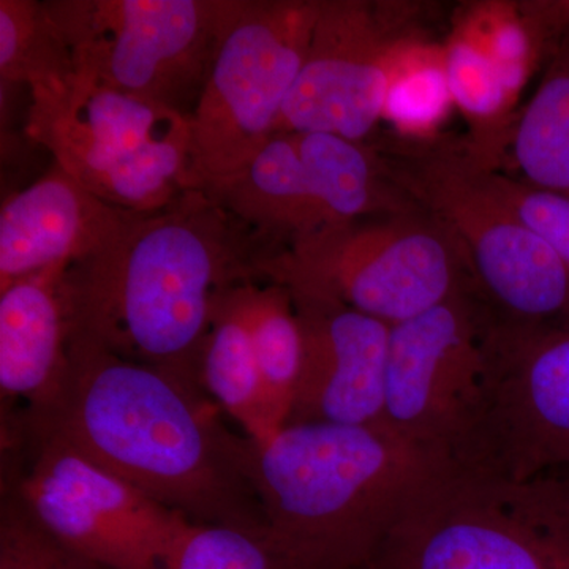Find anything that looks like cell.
Instances as JSON below:
<instances>
[{"mask_svg": "<svg viewBox=\"0 0 569 569\" xmlns=\"http://www.w3.org/2000/svg\"><path fill=\"white\" fill-rule=\"evenodd\" d=\"M477 425L456 467L498 481L569 468V320H485Z\"/></svg>", "mask_w": 569, "mask_h": 569, "instance_id": "obj_9", "label": "cell"}, {"mask_svg": "<svg viewBox=\"0 0 569 569\" xmlns=\"http://www.w3.org/2000/svg\"><path fill=\"white\" fill-rule=\"evenodd\" d=\"M482 329L467 287L389 329L383 425L451 466L481 408Z\"/></svg>", "mask_w": 569, "mask_h": 569, "instance_id": "obj_12", "label": "cell"}, {"mask_svg": "<svg viewBox=\"0 0 569 569\" xmlns=\"http://www.w3.org/2000/svg\"><path fill=\"white\" fill-rule=\"evenodd\" d=\"M290 293L305 355L287 425L385 427L391 326L336 299Z\"/></svg>", "mask_w": 569, "mask_h": 569, "instance_id": "obj_14", "label": "cell"}, {"mask_svg": "<svg viewBox=\"0 0 569 569\" xmlns=\"http://www.w3.org/2000/svg\"><path fill=\"white\" fill-rule=\"evenodd\" d=\"M0 74L29 88L69 80L73 61L43 2L0 0Z\"/></svg>", "mask_w": 569, "mask_h": 569, "instance_id": "obj_22", "label": "cell"}, {"mask_svg": "<svg viewBox=\"0 0 569 569\" xmlns=\"http://www.w3.org/2000/svg\"><path fill=\"white\" fill-rule=\"evenodd\" d=\"M0 569L107 568L62 545L7 490L0 505Z\"/></svg>", "mask_w": 569, "mask_h": 569, "instance_id": "obj_24", "label": "cell"}, {"mask_svg": "<svg viewBox=\"0 0 569 569\" xmlns=\"http://www.w3.org/2000/svg\"><path fill=\"white\" fill-rule=\"evenodd\" d=\"M387 160L397 181L459 239L468 272L501 312L498 321L569 320V276L560 258L481 186L466 153L429 149Z\"/></svg>", "mask_w": 569, "mask_h": 569, "instance_id": "obj_10", "label": "cell"}, {"mask_svg": "<svg viewBox=\"0 0 569 569\" xmlns=\"http://www.w3.org/2000/svg\"><path fill=\"white\" fill-rule=\"evenodd\" d=\"M400 7L321 0L306 61L276 133H328L365 142L383 114Z\"/></svg>", "mask_w": 569, "mask_h": 569, "instance_id": "obj_13", "label": "cell"}, {"mask_svg": "<svg viewBox=\"0 0 569 569\" xmlns=\"http://www.w3.org/2000/svg\"><path fill=\"white\" fill-rule=\"evenodd\" d=\"M546 11L553 21V24H569V0H559V2H542Z\"/></svg>", "mask_w": 569, "mask_h": 569, "instance_id": "obj_27", "label": "cell"}, {"mask_svg": "<svg viewBox=\"0 0 569 569\" xmlns=\"http://www.w3.org/2000/svg\"><path fill=\"white\" fill-rule=\"evenodd\" d=\"M509 142L523 182L569 198V47L520 112Z\"/></svg>", "mask_w": 569, "mask_h": 569, "instance_id": "obj_20", "label": "cell"}, {"mask_svg": "<svg viewBox=\"0 0 569 569\" xmlns=\"http://www.w3.org/2000/svg\"><path fill=\"white\" fill-rule=\"evenodd\" d=\"M455 22L481 44L516 104L537 66L541 32L548 28L533 3H473L460 10Z\"/></svg>", "mask_w": 569, "mask_h": 569, "instance_id": "obj_21", "label": "cell"}, {"mask_svg": "<svg viewBox=\"0 0 569 569\" xmlns=\"http://www.w3.org/2000/svg\"><path fill=\"white\" fill-rule=\"evenodd\" d=\"M28 133L104 203L149 212L198 189L192 119L71 74L31 89Z\"/></svg>", "mask_w": 569, "mask_h": 569, "instance_id": "obj_4", "label": "cell"}, {"mask_svg": "<svg viewBox=\"0 0 569 569\" xmlns=\"http://www.w3.org/2000/svg\"><path fill=\"white\" fill-rule=\"evenodd\" d=\"M466 252L427 209L323 228L283 247L266 279L323 296L389 326L466 288Z\"/></svg>", "mask_w": 569, "mask_h": 569, "instance_id": "obj_5", "label": "cell"}, {"mask_svg": "<svg viewBox=\"0 0 569 569\" xmlns=\"http://www.w3.org/2000/svg\"><path fill=\"white\" fill-rule=\"evenodd\" d=\"M455 108L445 44L403 33L389 59L381 121L406 140L426 142L436 140Z\"/></svg>", "mask_w": 569, "mask_h": 569, "instance_id": "obj_19", "label": "cell"}, {"mask_svg": "<svg viewBox=\"0 0 569 569\" xmlns=\"http://www.w3.org/2000/svg\"><path fill=\"white\" fill-rule=\"evenodd\" d=\"M373 569H569V539L533 481L447 466L410 501Z\"/></svg>", "mask_w": 569, "mask_h": 569, "instance_id": "obj_8", "label": "cell"}, {"mask_svg": "<svg viewBox=\"0 0 569 569\" xmlns=\"http://www.w3.org/2000/svg\"><path fill=\"white\" fill-rule=\"evenodd\" d=\"M170 569H298L266 530L192 526Z\"/></svg>", "mask_w": 569, "mask_h": 569, "instance_id": "obj_23", "label": "cell"}, {"mask_svg": "<svg viewBox=\"0 0 569 569\" xmlns=\"http://www.w3.org/2000/svg\"><path fill=\"white\" fill-rule=\"evenodd\" d=\"M63 271L26 277L0 290V391L28 410L50 406L69 365L71 321Z\"/></svg>", "mask_w": 569, "mask_h": 569, "instance_id": "obj_16", "label": "cell"}, {"mask_svg": "<svg viewBox=\"0 0 569 569\" xmlns=\"http://www.w3.org/2000/svg\"><path fill=\"white\" fill-rule=\"evenodd\" d=\"M276 253L206 190L130 212L63 271L71 331L206 395L201 359L213 316L234 288L266 279Z\"/></svg>", "mask_w": 569, "mask_h": 569, "instance_id": "obj_2", "label": "cell"}, {"mask_svg": "<svg viewBox=\"0 0 569 569\" xmlns=\"http://www.w3.org/2000/svg\"><path fill=\"white\" fill-rule=\"evenodd\" d=\"M533 481L541 496L545 497L553 518L557 519L561 530L569 538V468H563V473L560 477L545 475Z\"/></svg>", "mask_w": 569, "mask_h": 569, "instance_id": "obj_26", "label": "cell"}, {"mask_svg": "<svg viewBox=\"0 0 569 569\" xmlns=\"http://www.w3.org/2000/svg\"><path fill=\"white\" fill-rule=\"evenodd\" d=\"M130 211L104 203L61 168L11 194L0 209V290L66 271L91 254Z\"/></svg>", "mask_w": 569, "mask_h": 569, "instance_id": "obj_15", "label": "cell"}, {"mask_svg": "<svg viewBox=\"0 0 569 569\" xmlns=\"http://www.w3.org/2000/svg\"><path fill=\"white\" fill-rule=\"evenodd\" d=\"M17 436L28 456L9 490L44 530L107 569H170L192 522L59 438Z\"/></svg>", "mask_w": 569, "mask_h": 569, "instance_id": "obj_11", "label": "cell"}, {"mask_svg": "<svg viewBox=\"0 0 569 569\" xmlns=\"http://www.w3.org/2000/svg\"><path fill=\"white\" fill-rule=\"evenodd\" d=\"M238 288L224 296L213 316L201 359V383L220 411L242 427L246 437L261 441L277 429L269 415Z\"/></svg>", "mask_w": 569, "mask_h": 569, "instance_id": "obj_17", "label": "cell"}, {"mask_svg": "<svg viewBox=\"0 0 569 569\" xmlns=\"http://www.w3.org/2000/svg\"><path fill=\"white\" fill-rule=\"evenodd\" d=\"M470 164L481 186L552 247L569 276V198Z\"/></svg>", "mask_w": 569, "mask_h": 569, "instance_id": "obj_25", "label": "cell"}, {"mask_svg": "<svg viewBox=\"0 0 569 569\" xmlns=\"http://www.w3.org/2000/svg\"><path fill=\"white\" fill-rule=\"evenodd\" d=\"M447 466L381 426L287 425L250 440L266 526L298 569H373L410 501Z\"/></svg>", "mask_w": 569, "mask_h": 569, "instance_id": "obj_3", "label": "cell"}, {"mask_svg": "<svg viewBox=\"0 0 569 569\" xmlns=\"http://www.w3.org/2000/svg\"><path fill=\"white\" fill-rule=\"evenodd\" d=\"M220 413L203 392L71 331L61 389L17 429L59 438L193 526L266 530L250 438Z\"/></svg>", "mask_w": 569, "mask_h": 569, "instance_id": "obj_1", "label": "cell"}, {"mask_svg": "<svg viewBox=\"0 0 569 569\" xmlns=\"http://www.w3.org/2000/svg\"><path fill=\"white\" fill-rule=\"evenodd\" d=\"M43 3L78 77L192 119L230 0Z\"/></svg>", "mask_w": 569, "mask_h": 569, "instance_id": "obj_7", "label": "cell"}, {"mask_svg": "<svg viewBox=\"0 0 569 569\" xmlns=\"http://www.w3.org/2000/svg\"><path fill=\"white\" fill-rule=\"evenodd\" d=\"M238 299L263 380L269 415L280 430L293 408L305 355L293 298L284 284L260 279L241 284Z\"/></svg>", "mask_w": 569, "mask_h": 569, "instance_id": "obj_18", "label": "cell"}, {"mask_svg": "<svg viewBox=\"0 0 569 569\" xmlns=\"http://www.w3.org/2000/svg\"><path fill=\"white\" fill-rule=\"evenodd\" d=\"M320 7L321 0H230L192 114L198 189H220L271 140Z\"/></svg>", "mask_w": 569, "mask_h": 569, "instance_id": "obj_6", "label": "cell"}]
</instances>
